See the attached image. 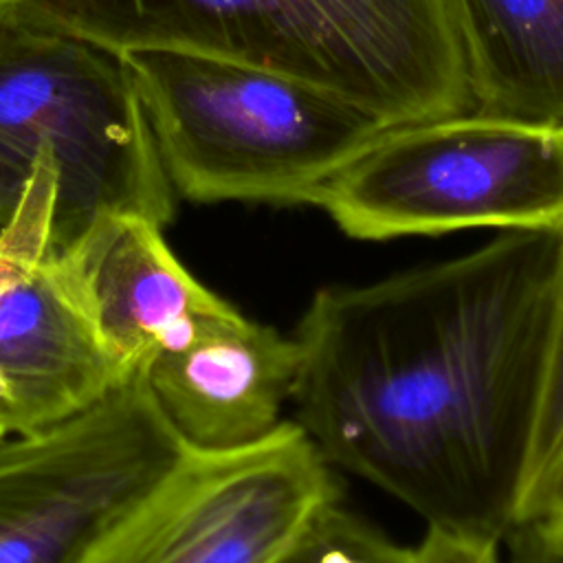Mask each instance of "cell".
I'll return each instance as SVG.
<instances>
[{
  "instance_id": "6da1fadb",
  "label": "cell",
  "mask_w": 563,
  "mask_h": 563,
  "mask_svg": "<svg viewBox=\"0 0 563 563\" xmlns=\"http://www.w3.org/2000/svg\"><path fill=\"white\" fill-rule=\"evenodd\" d=\"M563 229L314 292L295 422L330 466L440 530L501 545L519 521Z\"/></svg>"
},
{
  "instance_id": "7a4b0ae2",
  "label": "cell",
  "mask_w": 563,
  "mask_h": 563,
  "mask_svg": "<svg viewBox=\"0 0 563 563\" xmlns=\"http://www.w3.org/2000/svg\"><path fill=\"white\" fill-rule=\"evenodd\" d=\"M0 13L117 55L172 48L260 66L387 128L471 110L442 0H0Z\"/></svg>"
},
{
  "instance_id": "3957f363",
  "label": "cell",
  "mask_w": 563,
  "mask_h": 563,
  "mask_svg": "<svg viewBox=\"0 0 563 563\" xmlns=\"http://www.w3.org/2000/svg\"><path fill=\"white\" fill-rule=\"evenodd\" d=\"M161 165L191 202L312 205L387 125L292 77L194 51H125Z\"/></svg>"
},
{
  "instance_id": "277c9868",
  "label": "cell",
  "mask_w": 563,
  "mask_h": 563,
  "mask_svg": "<svg viewBox=\"0 0 563 563\" xmlns=\"http://www.w3.org/2000/svg\"><path fill=\"white\" fill-rule=\"evenodd\" d=\"M42 158L57 167L55 255L103 216L161 227L176 216L178 196L121 55L0 13V227Z\"/></svg>"
},
{
  "instance_id": "5b68a950",
  "label": "cell",
  "mask_w": 563,
  "mask_h": 563,
  "mask_svg": "<svg viewBox=\"0 0 563 563\" xmlns=\"http://www.w3.org/2000/svg\"><path fill=\"white\" fill-rule=\"evenodd\" d=\"M312 207L356 240L563 229V123L468 110L391 125Z\"/></svg>"
},
{
  "instance_id": "8992f818",
  "label": "cell",
  "mask_w": 563,
  "mask_h": 563,
  "mask_svg": "<svg viewBox=\"0 0 563 563\" xmlns=\"http://www.w3.org/2000/svg\"><path fill=\"white\" fill-rule=\"evenodd\" d=\"M185 451L141 372L55 424L0 435V563H86Z\"/></svg>"
},
{
  "instance_id": "52a82bcc",
  "label": "cell",
  "mask_w": 563,
  "mask_h": 563,
  "mask_svg": "<svg viewBox=\"0 0 563 563\" xmlns=\"http://www.w3.org/2000/svg\"><path fill=\"white\" fill-rule=\"evenodd\" d=\"M334 504L330 464L286 418L240 449H187L86 563H282Z\"/></svg>"
},
{
  "instance_id": "ba28073f",
  "label": "cell",
  "mask_w": 563,
  "mask_h": 563,
  "mask_svg": "<svg viewBox=\"0 0 563 563\" xmlns=\"http://www.w3.org/2000/svg\"><path fill=\"white\" fill-rule=\"evenodd\" d=\"M128 378L66 260L0 229V427L44 429Z\"/></svg>"
},
{
  "instance_id": "9c48e42d",
  "label": "cell",
  "mask_w": 563,
  "mask_h": 563,
  "mask_svg": "<svg viewBox=\"0 0 563 563\" xmlns=\"http://www.w3.org/2000/svg\"><path fill=\"white\" fill-rule=\"evenodd\" d=\"M299 343L233 303L194 319L141 369L187 449L229 451L273 433L299 376Z\"/></svg>"
},
{
  "instance_id": "30bf717a",
  "label": "cell",
  "mask_w": 563,
  "mask_h": 563,
  "mask_svg": "<svg viewBox=\"0 0 563 563\" xmlns=\"http://www.w3.org/2000/svg\"><path fill=\"white\" fill-rule=\"evenodd\" d=\"M62 257L125 376L139 374L194 319L231 306L189 273L163 227L143 216L99 218Z\"/></svg>"
},
{
  "instance_id": "8fae6325",
  "label": "cell",
  "mask_w": 563,
  "mask_h": 563,
  "mask_svg": "<svg viewBox=\"0 0 563 563\" xmlns=\"http://www.w3.org/2000/svg\"><path fill=\"white\" fill-rule=\"evenodd\" d=\"M471 110L563 123V0H442Z\"/></svg>"
},
{
  "instance_id": "7c38bea8",
  "label": "cell",
  "mask_w": 563,
  "mask_h": 563,
  "mask_svg": "<svg viewBox=\"0 0 563 563\" xmlns=\"http://www.w3.org/2000/svg\"><path fill=\"white\" fill-rule=\"evenodd\" d=\"M314 554L317 563H504L501 545L431 528L413 545L394 543L339 504L314 526Z\"/></svg>"
},
{
  "instance_id": "4fadbf2b",
  "label": "cell",
  "mask_w": 563,
  "mask_h": 563,
  "mask_svg": "<svg viewBox=\"0 0 563 563\" xmlns=\"http://www.w3.org/2000/svg\"><path fill=\"white\" fill-rule=\"evenodd\" d=\"M561 460H563V238H561V253H559V268H556L545 380H543L541 405H539L537 424L532 433L517 523L526 521L532 515L552 475L556 473Z\"/></svg>"
},
{
  "instance_id": "5bb4252c",
  "label": "cell",
  "mask_w": 563,
  "mask_h": 563,
  "mask_svg": "<svg viewBox=\"0 0 563 563\" xmlns=\"http://www.w3.org/2000/svg\"><path fill=\"white\" fill-rule=\"evenodd\" d=\"M526 521H534L548 530L563 532V460L552 475L545 493L541 495L537 508Z\"/></svg>"
},
{
  "instance_id": "9a60e30c",
  "label": "cell",
  "mask_w": 563,
  "mask_h": 563,
  "mask_svg": "<svg viewBox=\"0 0 563 563\" xmlns=\"http://www.w3.org/2000/svg\"><path fill=\"white\" fill-rule=\"evenodd\" d=\"M319 523V521H317ZM314 523V526H317ZM282 563H317L314 554V528L297 543V548Z\"/></svg>"
},
{
  "instance_id": "2e32d148",
  "label": "cell",
  "mask_w": 563,
  "mask_h": 563,
  "mask_svg": "<svg viewBox=\"0 0 563 563\" xmlns=\"http://www.w3.org/2000/svg\"><path fill=\"white\" fill-rule=\"evenodd\" d=\"M4 433H7V431H4V429H2V427H0V435H4Z\"/></svg>"
}]
</instances>
